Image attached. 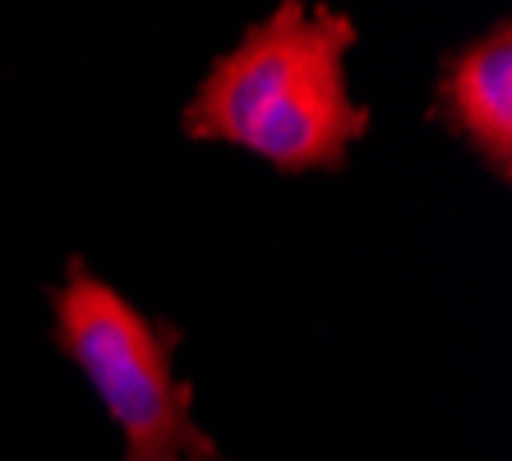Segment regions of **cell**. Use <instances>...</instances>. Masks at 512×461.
Segmentation results:
<instances>
[{
  "mask_svg": "<svg viewBox=\"0 0 512 461\" xmlns=\"http://www.w3.org/2000/svg\"><path fill=\"white\" fill-rule=\"evenodd\" d=\"M434 120L476 157L485 171L508 180L512 171V28L508 19L443 56L434 83Z\"/></svg>",
  "mask_w": 512,
  "mask_h": 461,
  "instance_id": "cell-3",
  "label": "cell"
},
{
  "mask_svg": "<svg viewBox=\"0 0 512 461\" xmlns=\"http://www.w3.org/2000/svg\"><path fill=\"white\" fill-rule=\"evenodd\" d=\"M213 461H222V457H213Z\"/></svg>",
  "mask_w": 512,
  "mask_h": 461,
  "instance_id": "cell-4",
  "label": "cell"
},
{
  "mask_svg": "<svg viewBox=\"0 0 512 461\" xmlns=\"http://www.w3.org/2000/svg\"><path fill=\"white\" fill-rule=\"evenodd\" d=\"M51 342L79 365L125 438V461H213L217 443L194 420V388L176 379L180 332L143 314L84 259L47 291Z\"/></svg>",
  "mask_w": 512,
  "mask_h": 461,
  "instance_id": "cell-2",
  "label": "cell"
},
{
  "mask_svg": "<svg viewBox=\"0 0 512 461\" xmlns=\"http://www.w3.org/2000/svg\"><path fill=\"white\" fill-rule=\"evenodd\" d=\"M356 42L360 28L346 14L286 0L213 60L180 130L231 143L286 176L342 171L351 143L370 130V111L346 83Z\"/></svg>",
  "mask_w": 512,
  "mask_h": 461,
  "instance_id": "cell-1",
  "label": "cell"
}]
</instances>
